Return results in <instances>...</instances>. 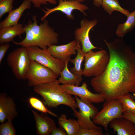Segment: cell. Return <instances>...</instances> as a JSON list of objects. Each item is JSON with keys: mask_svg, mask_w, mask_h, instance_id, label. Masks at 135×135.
<instances>
[{"mask_svg": "<svg viewBox=\"0 0 135 135\" xmlns=\"http://www.w3.org/2000/svg\"><path fill=\"white\" fill-rule=\"evenodd\" d=\"M98 20L95 19L89 20L84 18L80 22V26L77 28L74 32L75 40L81 44L82 50L84 54L92 49L99 48L94 46L91 42L89 34L90 30L97 24Z\"/></svg>", "mask_w": 135, "mask_h": 135, "instance_id": "9c48e42d", "label": "cell"}, {"mask_svg": "<svg viewBox=\"0 0 135 135\" xmlns=\"http://www.w3.org/2000/svg\"><path fill=\"white\" fill-rule=\"evenodd\" d=\"M59 4L56 6L52 8H48L45 7L46 10L42 9L44 12V16L40 18V20L43 22L46 17L53 12L60 11L65 14L68 19L73 20L74 16L72 14V11L75 10L81 12L84 16H86L85 11L88 10V7L86 5L76 0H70L58 1Z\"/></svg>", "mask_w": 135, "mask_h": 135, "instance_id": "30bf717a", "label": "cell"}, {"mask_svg": "<svg viewBox=\"0 0 135 135\" xmlns=\"http://www.w3.org/2000/svg\"><path fill=\"white\" fill-rule=\"evenodd\" d=\"M33 90L35 92L42 96L43 103L48 107L56 108L63 104L73 110L78 108L75 98L65 92L57 80L52 82L34 86Z\"/></svg>", "mask_w": 135, "mask_h": 135, "instance_id": "3957f363", "label": "cell"}, {"mask_svg": "<svg viewBox=\"0 0 135 135\" xmlns=\"http://www.w3.org/2000/svg\"><path fill=\"white\" fill-rule=\"evenodd\" d=\"M80 44L75 40L64 45H51L47 50L54 58L65 61L71 55L76 54L78 46Z\"/></svg>", "mask_w": 135, "mask_h": 135, "instance_id": "4fadbf2b", "label": "cell"}, {"mask_svg": "<svg viewBox=\"0 0 135 135\" xmlns=\"http://www.w3.org/2000/svg\"><path fill=\"white\" fill-rule=\"evenodd\" d=\"M51 135H66L67 134L64 129L62 127L60 126L58 128H56L51 132Z\"/></svg>", "mask_w": 135, "mask_h": 135, "instance_id": "1f68e13d", "label": "cell"}, {"mask_svg": "<svg viewBox=\"0 0 135 135\" xmlns=\"http://www.w3.org/2000/svg\"><path fill=\"white\" fill-rule=\"evenodd\" d=\"M122 117L131 120L135 124V115L133 114L124 112L123 114Z\"/></svg>", "mask_w": 135, "mask_h": 135, "instance_id": "d6a6232c", "label": "cell"}, {"mask_svg": "<svg viewBox=\"0 0 135 135\" xmlns=\"http://www.w3.org/2000/svg\"><path fill=\"white\" fill-rule=\"evenodd\" d=\"M58 122L68 135H77L80 128L78 120L73 119H68L66 115L64 114H61L58 118Z\"/></svg>", "mask_w": 135, "mask_h": 135, "instance_id": "d6986e66", "label": "cell"}, {"mask_svg": "<svg viewBox=\"0 0 135 135\" xmlns=\"http://www.w3.org/2000/svg\"><path fill=\"white\" fill-rule=\"evenodd\" d=\"M32 3L28 0H24L17 8L8 13V16L0 22V28L17 24L25 10L30 9Z\"/></svg>", "mask_w": 135, "mask_h": 135, "instance_id": "5bb4252c", "label": "cell"}, {"mask_svg": "<svg viewBox=\"0 0 135 135\" xmlns=\"http://www.w3.org/2000/svg\"><path fill=\"white\" fill-rule=\"evenodd\" d=\"M60 86L68 94L77 96L92 103H99L105 100L101 94L94 93L90 92L86 82H83L80 86L68 84H62Z\"/></svg>", "mask_w": 135, "mask_h": 135, "instance_id": "8fae6325", "label": "cell"}, {"mask_svg": "<svg viewBox=\"0 0 135 135\" xmlns=\"http://www.w3.org/2000/svg\"><path fill=\"white\" fill-rule=\"evenodd\" d=\"M6 61L16 79L26 80L31 61L26 47L21 46L11 52L7 57Z\"/></svg>", "mask_w": 135, "mask_h": 135, "instance_id": "5b68a950", "label": "cell"}, {"mask_svg": "<svg viewBox=\"0 0 135 135\" xmlns=\"http://www.w3.org/2000/svg\"><path fill=\"white\" fill-rule=\"evenodd\" d=\"M16 104L13 98L6 94H0V122L2 123L6 120H13L17 116Z\"/></svg>", "mask_w": 135, "mask_h": 135, "instance_id": "7c38bea8", "label": "cell"}, {"mask_svg": "<svg viewBox=\"0 0 135 135\" xmlns=\"http://www.w3.org/2000/svg\"><path fill=\"white\" fill-rule=\"evenodd\" d=\"M33 4L34 6L36 8H40L42 5L46 4L48 3L51 4H55L57 3L56 0H28Z\"/></svg>", "mask_w": 135, "mask_h": 135, "instance_id": "f546056e", "label": "cell"}, {"mask_svg": "<svg viewBox=\"0 0 135 135\" xmlns=\"http://www.w3.org/2000/svg\"><path fill=\"white\" fill-rule=\"evenodd\" d=\"M32 112L36 124V132L39 135H49L56 127L54 121L50 117L43 114H39L34 110Z\"/></svg>", "mask_w": 135, "mask_h": 135, "instance_id": "2e32d148", "label": "cell"}, {"mask_svg": "<svg viewBox=\"0 0 135 135\" xmlns=\"http://www.w3.org/2000/svg\"><path fill=\"white\" fill-rule=\"evenodd\" d=\"M102 130L80 128L77 135H104Z\"/></svg>", "mask_w": 135, "mask_h": 135, "instance_id": "f1b7e54d", "label": "cell"}, {"mask_svg": "<svg viewBox=\"0 0 135 135\" xmlns=\"http://www.w3.org/2000/svg\"><path fill=\"white\" fill-rule=\"evenodd\" d=\"M74 98L80 111L90 116L92 119L98 112V109L92 103L76 96Z\"/></svg>", "mask_w": 135, "mask_h": 135, "instance_id": "44dd1931", "label": "cell"}, {"mask_svg": "<svg viewBox=\"0 0 135 135\" xmlns=\"http://www.w3.org/2000/svg\"><path fill=\"white\" fill-rule=\"evenodd\" d=\"M12 120H8L0 125V135H15L16 130L12 122Z\"/></svg>", "mask_w": 135, "mask_h": 135, "instance_id": "4316f807", "label": "cell"}, {"mask_svg": "<svg viewBox=\"0 0 135 135\" xmlns=\"http://www.w3.org/2000/svg\"><path fill=\"white\" fill-rule=\"evenodd\" d=\"M9 47L10 44L8 43L1 44L0 46V64Z\"/></svg>", "mask_w": 135, "mask_h": 135, "instance_id": "4dcf8cb0", "label": "cell"}, {"mask_svg": "<svg viewBox=\"0 0 135 135\" xmlns=\"http://www.w3.org/2000/svg\"><path fill=\"white\" fill-rule=\"evenodd\" d=\"M14 0H2L0 1V19L7 12L12 11L14 7L12 4Z\"/></svg>", "mask_w": 135, "mask_h": 135, "instance_id": "83f0119b", "label": "cell"}, {"mask_svg": "<svg viewBox=\"0 0 135 135\" xmlns=\"http://www.w3.org/2000/svg\"><path fill=\"white\" fill-rule=\"evenodd\" d=\"M58 0V1H70V0H76L78 1L81 3H82L84 2V0Z\"/></svg>", "mask_w": 135, "mask_h": 135, "instance_id": "e575fe53", "label": "cell"}, {"mask_svg": "<svg viewBox=\"0 0 135 135\" xmlns=\"http://www.w3.org/2000/svg\"><path fill=\"white\" fill-rule=\"evenodd\" d=\"M23 25L18 23L15 25L0 28V44L8 43L13 41L14 38L25 33Z\"/></svg>", "mask_w": 135, "mask_h": 135, "instance_id": "e0dca14e", "label": "cell"}, {"mask_svg": "<svg viewBox=\"0 0 135 135\" xmlns=\"http://www.w3.org/2000/svg\"><path fill=\"white\" fill-rule=\"evenodd\" d=\"M58 76L50 68L36 61L31 60L26 78L28 86L34 87L54 82Z\"/></svg>", "mask_w": 135, "mask_h": 135, "instance_id": "8992f818", "label": "cell"}, {"mask_svg": "<svg viewBox=\"0 0 135 135\" xmlns=\"http://www.w3.org/2000/svg\"><path fill=\"white\" fill-rule=\"evenodd\" d=\"M126 22L118 26L116 31L118 36L123 38L128 32L132 31L135 27V10L127 16Z\"/></svg>", "mask_w": 135, "mask_h": 135, "instance_id": "ffe728a7", "label": "cell"}, {"mask_svg": "<svg viewBox=\"0 0 135 135\" xmlns=\"http://www.w3.org/2000/svg\"><path fill=\"white\" fill-rule=\"evenodd\" d=\"M132 96V98H134L135 99V96H134V95H133V96Z\"/></svg>", "mask_w": 135, "mask_h": 135, "instance_id": "d590c367", "label": "cell"}, {"mask_svg": "<svg viewBox=\"0 0 135 135\" xmlns=\"http://www.w3.org/2000/svg\"><path fill=\"white\" fill-rule=\"evenodd\" d=\"M102 0H93V4L96 6L98 7L102 6Z\"/></svg>", "mask_w": 135, "mask_h": 135, "instance_id": "836d02e7", "label": "cell"}, {"mask_svg": "<svg viewBox=\"0 0 135 135\" xmlns=\"http://www.w3.org/2000/svg\"><path fill=\"white\" fill-rule=\"evenodd\" d=\"M29 102L31 106L34 109L42 112L48 113L54 116H58L56 114L48 109L43 102L38 98L31 97L29 99Z\"/></svg>", "mask_w": 135, "mask_h": 135, "instance_id": "484cf974", "label": "cell"}, {"mask_svg": "<svg viewBox=\"0 0 135 135\" xmlns=\"http://www.w3.org/2000/svg\"><path fill=\"white\" fill-rule=\"evenodd\" d=\"M124 112L122 105L118 99L106 101L103 108L92 119V122L102 126L107 131L110 123L115 119L122 117Z\"/></svg>", "mask_w": 135, "mask_h": 135, "instance_id": "52a82bcc", "label": "cell"}, {"mask_svg": "<svg viewBox=\"0 0 135 135\" xmlns=\"http://www.w3.org/2000/svg\"><path fill=\"white\" fill-rule=\"evenodd\" d=\"M109 59V53L105 50L95 52L91 50L86 53L83 75L89 77L101 75L106 70Z\"/></svg>", "mask_w": 135, "mask_h": 135, "instance_id": "277c9868", "label": "cell"}, {"mask_svg": "<svg viewBox=\"0 0 135 135\" xmlns=\"http://www.w3.org/2000/svg\"><path fill=\"white\" fill-rule=\"evenodd\" d=\"M118 99L122 105L124 112L131 114L135 112V101L130 93L125 94Z\"/></svg>", "mask_w": 135, "mask_h": 135, "instance_id": "d4e9b609", "label": "cell"}, {"mask_svg": "<svg viewBox=\"0 0 135 135\" xmlns=\"http://www.w3.org/2000/svg\"><path fill=\"white\" fill-rule=\"evenodd\" d=\"M118 135H135V124L131 120L123 117L115 119L109 124Z\"/></svg>", "mask_w": 135, "mask_h": 135, "instance_id": "9a60e30c", "label": "cell"}, {"mask_svg": "<svg viewBox=\"0 0 135 135\" xmlns=\"http://www.w3.org/2000/svg\"><path fill=\"white\" fill-rule=\"evenodd\" d=\"M76 50L77 55L74 58L70 59L69 61L73 64L74 66L70 68V71L74 74L82 78L83 70L81 68L82 62L84 59L85 54L82 50L80 44L78 46Z\"/></svg>", "mask_w": 135, "mask_h": 135, "instance_id": "7402d4cb", "label": "cell"}, {"mask_svg": "<svg viewBox=\"0 0 135 135\" xmlns=\"http://www.w3.org/2000/svg\"><path fill=\"white\" fill-rule=\"evenodd\" d=\"M2 0H0V1H1Z\"/></svg>", "mask_w": 135, "mask_h": 135, "instance_id": "74e56055", "label": "cell"}, {"mask_svg": "<svg viewBox=\"0 0 135 135\" xmlns=\"http://www.w3.org/2000/svg\"><path fill=\"white\" fill-rule=\"evenodd\" d=\"M133 114L134 115H135V112H134V113H133V114Z\"/></svg>", "mask_w": 135, "mask_h": 135, "instance_id": "8d00e7d4", "label": "cell"}, {"mask_svg": "<svg viewBox=\"0 0 135 135\" xmlns=\"http://www.w3.org/2000/svg\"><path fill=\"white\" fill-rule=\"evenodd\" d=\"M31 60L37 62L50 68L58 76L63 69L65 61L56 58L50 54L47 49H42L36 46L26 47Z\"/></svg>", "mask_w": 135, "mask_h": 135, "instance_id": "ba28073f", "label": "cell"}, {"mask_svg": "<svg viewBox=\"0 0 135 135\" xmlns=\"http://www.w3.org/2000/svg\"><path fill=\"white\" fill-rule=\"evenodd\" d=\"M104 41L108 50L109 62L102 74L91 79L93 89L105 101L118 99L130 92L135 94V52L123 38Z\"/></svg>", "mask_w": 135, "mask_h": 135, "instance_id": "6da1fadb", "label": "cell"}, {"mask_svg": "<svg viewBox=\"0 0 135 135\" xmlns=\"http://www.w3.org/2000/svg\"><path fill=\"white\" fill-rule=\"evenodd\" d=\"M32 19L33 21L29 19L24 26L26 34L25 38L20 42L13 40L14 44L25 47L36 46L46 50L58 43L59 35L49 25L47 20L45 19L38 25L36 15L32 16Z\"/></svg>", "mask_w": 135, "mask_h": 135, "instance_id": "7a4b0ae2", "label": "cell"}, {"mask_svg": "<svg viewBox=\"0 0 135 135\" xmlns=\"http://www.w3.org/2000/svg\"><path fill=\"white\" fill-rule=\"evenodd\" d=\"M102 6L104 10L111 15L114 11H118L127 16L129 11L123 8L120 5L118 0H102Z\"/></svg>", "mask_w": 135, "mask_h": 135, "instance_id": "603a6c76", "label": "cell"}, {"mask_svg": "<svg viewBox=\"0 0 135 135\" xmlns=\"http://www.w3.org/2000/svg\"><path fill=\"white\" fill-rule=\"evenodd\" d=\"M70 58V57H69L65 60L64 68L60 73V77L57 80L59 84L79 86L82 81V78L72 73L68 69V63Z\"/></svg>", "mask_w": 135, "mask_h": 135, "instance_id": "ac0fdd59", "label": "cell"}, {"mask_svg": "<svg viewBox=\"0 0 135 135\" xmlns=\"http://www.w3.org/2000/svg\"><path fill=\"white\" fill-rule=\"evenodd\" d=\"M75 116L77 118L80 128L102 130V128L96 126L90 120V117L76 109L73 110Z\"/></svg>", "mask_w": 135, "mask_h": 135, "instance_id": "cb8c5ba5", "label": "cell"}]
</instances>
